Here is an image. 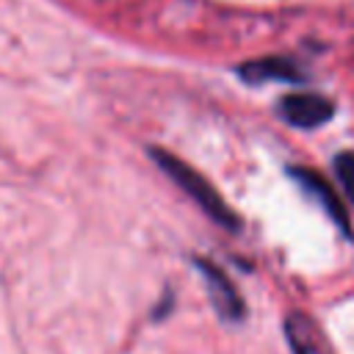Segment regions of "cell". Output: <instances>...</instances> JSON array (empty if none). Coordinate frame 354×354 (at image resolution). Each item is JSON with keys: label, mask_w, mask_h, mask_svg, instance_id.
<instances>
[{"label": "cell", "mask_w": 354, "mask_h": 354, "mask_svg": "<svg viewBox=\"0 0 354 354\" xmlns=\"http://www.w3.org/2000/svg\"><path fill=\"white\" fill-rule=\"evenodd\" d=\"M152 160H158L160 163V169L216 221V224H221V227H230V230H238V218H235V213L224 205V199L216 194V188L202 177V174H196L188 163H183L177 155H169V152H163V149H152Z\"/></svg>", "instance_id": "cell-1"}, {"label": "cell", "mask_w": 354, "mask_h": 354, "mask_svg": "<svg viewBox=\"0 0 354 354\" xmlns=\"http://www.w3.org/2000/svg\"><path fill=\"white\" fill-rule=\"evenodd\" d=\"M279 113L296 127H318L332 119V102L321 94H288L279 100Z\"/></svg>", "instance_id": "cell-2"}, {"label": "cell", "mask_w": 354, "mask_h": 354, "mask_svg": "<svg viewBox=\"0 0 354 354\" xmlns=\"http://www.w3.org/2000/svg\"><path fill=\"white\" fill-rule=\"evenodd\" d=\"M196 268L205 277V285H207V293H210V301H213L216 313L221 318H227V321H241L243 318V301H241L235 285L227 279V274L218 271L207 260H196Z\"/></svg>", "instance_id": "cell-3"}, {"label": "cell", "mask_w": 354, "mask_h": 354, "mask_svg": "<svg viewBox=\"0 0 354 354\" xmlns=\"http://www.w3.org/2000/svg\"><path fill=\"white\" fill-rule=\"evenodd\" d=\"M285 337L293 354H335L321 326L304 313H290L285 318Z\"/></svg>", "instance_id": "cell-4"}, {"label": "cell", "mask_w": 354, "mask_h": 354, "mask_svg": "<svg viewBox=\"0 0 354 354\" xmlns=\"http://www.w3.org/2000/svg\"><path fill=\"white\" fill-rule=\"evenodd\" d=\"M293 177L313 194V196H318V202L326 207V213L337 221V227L346 232V235H351V227H348V216H346V210H343V205H340V199L335 196V191L326 185V180H321L318 174H313V171H307V169H293Z\"/></svg>", "instance_id": "cell-5"}, {"label": "cell", "mask_w": 354, "mask_h": 354, "mask_svg": "<svg viewBox=\"0 0 354 354\" xmlns=\"http://www.w3.org/2000/svg\"><path fill=\"white\" fill-rule=\"evenodd\" d=\"M241 75L252 83H260V80H268V77H277V80H299L301 75L293 69V64L288 61H279V58H266V61H252V64H243L241 66Z\"/></svg>", "instance_id": "cell-6"}, {"label": "cell", "mask_w": 354, "mask_h": 354, "mask_svg": "<svg viewBox=\"0 0 354 354\" xmlns=\"http://www.w3.org/2000/svg\"><path fill=\"white\" fill-rule=\"evenodd\" d=\"M335 171L340 177V183H343V191L354 202V152H340L337 160H335Z\"/></svg>", "instance_id": "cell-7"}]
</instances>
